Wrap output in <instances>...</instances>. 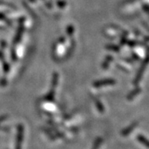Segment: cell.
Masks as SVG:
<instances>
[{"label": "cell", "instance_id": "7a4b0ae2", "mask_svg": "<svg viewBox=\"0 0 149 149\" xmlns=\"http://www.w3.org/2000/svg\"><path fill=\"white\" fill-rule=\"evenodd\" d=\"M113 80H104V81H98V82H96L97 84H94V86H102V85H107V84H113Z\"/></svg>", "mask_w": 149, "mask_h": 149}, {"label": "cell", "instance_id": "6da1fadb", "mask_svg": "<svg viewBox=\"0 0 149 149\" xmlns=\"http://www.w3.org/2000/svg\"><path fill=\"white\" fill-rule=\"evenodd\" d=\"M23 139V127L20 126L18 129V141H17V145H16V149L21 148V143Z\"/></svg>", "mask_w": 149, "mask_h": 149}]
</instances>
